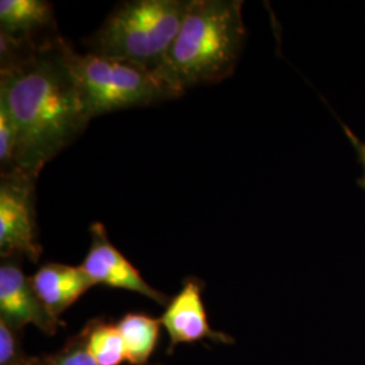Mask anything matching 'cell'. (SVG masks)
Wrapping results in <instances>:
<instances>
[{"label": "cell", "instance_id": "obj_4", "mask_svg": "<svg viewBox=\"0 0 365 365\" xmlns=\"http://www.w3.org/2000/svg\"><path fill=\"white\" fill-rule=\"evenodd\" d=\"M66 57L90 120L118 110L175 99L156 71L148 66L95 53L80 54L69 45Z\"/></svg>", "mask_w": 365, "mask_h": 365}, {"label": "cell", "instance_id": "obj_1", "mask_svg": "<svg viewBox=\"0 0 365 365\" xmlns=\"http://www.w3.org/2000/svg\"><path fill=\"white\" fill-rule=\"evenodd\" d=\"M66 46L57 37L1 60L0 106L9 111L18 134L13 170L36 179L90 123Z\"/></svg>", "mask_w": 365, "mask_h": 365}, {"label": "cell", "instance_id": "obj_15", "mask_svg": "<svg viewBox=\"0 0 365 365\" xmlns=\"http://www.w3.org/2000/svg\"><path fill=\"white\" fill-rule=\"evenodd\" d=\"M26 359L19 331L0 321V365H21Z\"/></svg>", "mask_w": 365, "mask_h": 365}, {"label": "cell", "instance_id": "obj_5", "mask_svg": "<svg viewBox=\"0 0 365 365\" xmlns=\"http://www.w3.org/2000/svg\"><path fill=\"white\" fill-rule=\"evenodd\" d=\"M36 178L21 170L1 173L0 256H25L38 262L42 255L36 212Z\"/></svg>", "mask_w": 365, "mask_h": 365}, {"label": "cell", "instance_id": "obj_16", "mask_svg": "<svg viewBox=\"0 0 365 365\" xmlns=\"http://www.w3.org/2000/svg\"><path fill=\"white\" fill-rule=\"evenodd\" d=\"M342 130L345 133L349 144L352 145L353 150H354V153L357 156V161H359V164L361 167V175H360V178L357 180V184H359V187L361 190L365 191V143L363 140H360L359 135L352 129H349L346 125H342Z\"/></svg>", "mask_w": 365, "mask_h": 365}, {"label": "cell", "instance_id": "obj_14", "mask_svg": "<svg viewBox=\"0 0 365 365\" xmlns=\"http://www.w3.org/2000/svg\"><path fill=\"white\" fill-rule=\"evenodd\" d=\"M18 149V134L9 111L0 106V168L1 173L14 170Z\"/></svg>", "mask_w": 365, "mask_h": 365}, {"label": "cell", "instance_id": "obj_3", "mask_svg": "<svg viewBox=\"0 0 365 365\" xmlns=\"http://www.w3.org/2000/svg\"><path fill=\"white\" fill-rule=\"evenodd\" d=\"M192 0H130L118 4L87 41L90 53L156 71L176 38Z\"/></svg>", "mask_w": 365, "mask_h": 365}, {"label": "cell", "instance_id": "obj_11", "mask_svg": "<svg viewBox=\"0 0 365 365\" xmlns=\"http://www.w3.org/2000/svg\"><path fill=\"white\" fill-rule=\"evenodd\" d=\"M117 327L125 344L126 361L130 365H148L160 337V319L145 314H126Z\"/></svg>", "mask_w": 365, "mask_h": 365}, {"label": "cell", "instance_id": "obj_12", "mask_svg": "<svg viewBox=\"0 0 365 365\" xmlns=\"http://www.w3.org/2000/svg\"><path fill=\"white\" fill-rule=\"evenodd\" d=\"M87 349L98 365H120L126 360L125 344L117 324L91 319L81 330Z\"/></svg>", "mask_w": 365, "mask_h": 365}, {"label": "cell", "instance_id": "obj_6", "mask_svg": "<svg viewBox=\"0 0 365 365\" xmlns=\"http://www.w3.org/2000/svg\"><path fill=\"white\" fill-rule=\"evenodd\" d=\"M19 259L7 257L0 265V321L16 331L33 325L42 333L54 336L64 322L42 303L31 277L24 274Z\"/></svg>", "mask_w": 365, "mask_h": 365}, {"label": "cell", "instance_id": "obj_18", "mask_svg": "<svg viewBox=\"0 0 365 365\" xmlns=\"http://www.w3.org/2000/svg\"><path fill=\"white\" fill-rule=\"evenodd\" d=\"M148 365H149V364H148ZM152 365H163V364H152Z\"/></svg>", "mask_w": 365, "mask_h": 365}, {"label": "cell", "instance_id": "obj_13", "mask_svg": "<svg viewBox=\"0 0 365 365\" xmlns=\"http://www.w3.org/2000/svg\"><path fill=\"white\" fill-rule=\"evenodd\" d=\"M43 357L48 365H98L87 349L81 331L68 339L60 351Z\"/></svg>", "mask_w": 365, "mask_h": 365}, {"label": "cell", "instance_id": "obj_10", "mask_svg": "<svg viewBox=\"0 0 365 365\" xmlns=\"http://www.w3.org/2000/svg\"><path fill=\"white\" fill-rule=\"evenodd\" d=\"M31 280L42 303L57 318L90 288L96 286L80 265L60 262L42 265L31 276Z\"/></svg>", "mask_w": 365, "mask_h": 365}, {"label": "cell", "instance_id": "obj_9", "mask_svg": "<svg viewBox=\"0 0 365 365\" xmlns=\"http://www.w3.org/2000/svg\"><path fill=\"white\" fill-rule=\"evenodd\" d=\"M53 6L45 0H1L0 38L16 45H42L60 36L53 34Z\"/></svg>", "mask_w": 365, "mask_h": 365}, {"label": "cell", "instance_id": "obj_7", "mask_svg": "<svg viewBox=\"0 0 365 365\" xmlns=\"http://www.w3.org/2000/svg\"><path fill=\"white\" fill-rule=\"evenodd\" d=\"M90 232L91 247L80 267L96 286L126 289L167 307L170 298L148 284L138 269L111 244L103 223H92Z\"/></svg>", "mask_w": 365, "mask_h": 365}, {"label": "cell", "instance_id": "obj_17", "mask_svg": "<svg viewBox=\"0 0 365 365\" xmlns=\"http://www.w3.org/2000/svg\"><path fill=\"white\" fill-rule=\"evenodd\" d=\"M21 365H48V363L45 361V357H27Z\"/></svg>", "mask_w": 365, "mask_h": 365}, {"label": "cell", "instance_id": "obj_2", "mask_svg": "<svg viewBox=\"0 0 365 365\" xmlns=\"http://www.w3.org/2000/svg\"><path fill=\"white\" fill-rule=\"evenodd\" d=\"M241 0H192L158 78L175 98L190 88L220 83L235 73L247 27Z\"/></svg>", "mask_w": 365, "mask_h": 365}, {"label": "cell", "instance_id": "obj_8", "mask_svg": "<svg viewBox=\"0 0 365 365\" xmlns=\"http://www.w3.org/2000/svg\"><path fill=\"white\" fill-rule=\"evenodd\" d=\"M202 292V282L195 277H187L180 292L167 304L160 324L170 336L168 353L182 344H194L202 339H211L223 345L235 344L232 336L210 327Z\"/></svg>", "mask_w": 365, "mask_h": 365}]
</instances>
